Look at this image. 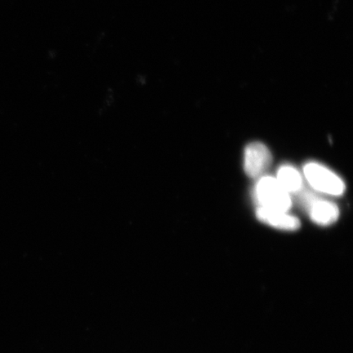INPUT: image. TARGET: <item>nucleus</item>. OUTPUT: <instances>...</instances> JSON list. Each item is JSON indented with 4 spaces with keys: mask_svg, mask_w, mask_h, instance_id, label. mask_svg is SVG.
Returning <instances> with one entry per match:
<instances>
[{
    "mask_svg": "<svg viewBox=\"0 0 353 353\" xmlns=\"http://www.w3.org/2000/svg\"><path fill=\"white\" fill-rule=\"evenodd\" d=\"M303 173L307 182L317 191L332 196H341L345 191L343 180L327 168L317 163H308L303 168Z\"/></svg>",
    "mask_w": 353,
    "mask_h": 353,
    "instance_id": "2",
    "label": "nucleus"
},
{
    "mask_svg": "<svg viewBox=\"0 0 353 353\" xmlns=\"http://www.w3.org/2000/svg\"><path fill=\"white\" fill-rule=\"evenodd\" d=\"M256 216L262 223L269 226L285 231H296L300 228V221L287 212L270 210L259 207Z\"/></svg>",
    "mask_w": 353,
    "mask_h": 353,
    "instance_id": "5",
    "label": "nucleus"
},
{
    "mask_svg": "<svg viewBox=\"0 0 353 353\" xmlns=\"http://www.w3.org/2000/svg\"><path fill=\"white\" fill-rule=\"evenodd\" d=\"M276 180L289 194L296 193L302 190V176L292 166L285 165L281 167L277 173Z\"/></svg>",
    "mask_w": 353,
    "mask_h": 353,
    "instance_id": "6",
    "label": "nucleus"
},
{
    "mask_svg": "<svg viewBox=\"0 0 353 353\" xmlns=\"http://www.w3.org/2000/svg\"><path fill=\"white\" fill-rule=\"evenodd\" d=\"M272 154L261 143H253L245 150L244 169L250 178H259L272 164Z\"/></svg>",
    "mask_w": 353,
    "mask_h": 353,
    "instance_id": "4",
    "label": "nucleus"
},
{
    "mask_svg": "<svg viewBox=\"0 0 353 353\" xmlns=\"http://www.w3.org/2000/svg\"><path fill=\"white\" fill-rule=\"evenodd\" d=\"M255 196L263 208L287 212L292 205L290 194L272 176L259 179L256 185Z\"/></svg>",
    "mask_w": 353,
    "mask_h": 353,
    "instance_id": "1",
    "label": "nucleus"
},
{
    "mask_svg": "<svg viewBox=\"0 0 353 353\" xmlns=\"http://www.w3.org/2000/svg\"><path fill=\"white\" fill-rule=\"evenodd\" d=\"M302 203L308 211L312 222L320 226H329L339 219V210L333 202L323 200L307 192L303 195Z\"/></svg>",
    "mask_w": 353,
    "mask_h": 353,
    "instance_id": "3",
    "label": "nucleus"
}]
</instances>
